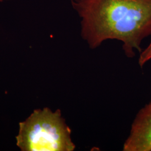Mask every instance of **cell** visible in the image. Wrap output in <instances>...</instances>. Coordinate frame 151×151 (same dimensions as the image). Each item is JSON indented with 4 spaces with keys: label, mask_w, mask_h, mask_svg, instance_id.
Instances as JSON below:
<instances>
[{
    "label": "cell",
    "mask_w": 151,
    "mask_h": 151,
    "mask_svg": "<svg viewBox=\"0 0 151 151\" xmlns=\"http://www.w3.org/2000/svg\"><path fill=\"white\" fill-rule=\"evenodd\" d=\"M9 1V0H0V2H2V1Z\"/></svg>",
    "instance_id": "5b68a950"
},
{
    "label": "cell",
    "mask_w": 151,
    "mask_h": 151,
    "mask_svg": "<svg viewBox=\"0 0 151 151\" xmlns=\"http://www.w3.org/2000/svg\"><path fill=\"white\" fill-rule=\"evenodd\" d=\"M71 133L60 109H35L19 124L16 145L22 151H73Z\"/></svg>",
    "instance_id": "7a4b0ae2"
},
{
    "label": "cell",
    "mask_w": 151,
    "mask_h": 151,
    "mask_svg": "<svg viewBox=\"0 0 151 151\" xmlns=\"http://www.w3.org/2000/svg\"><path fill=\"white\" fill-rule=\"evenodd\" d=\"M151 60V40L150 43L146 47V48L140 52L138 58V64L141 67H143L148 62Z\"/></svg>",
    "instance_id": "277c9868"
},
{
    "label": "cell",
    "mask_w": 151,
    "mask_h": 151,
    "mask_svg": "<svg viewBox=\"0 0 151 151\" xmlns=\"http://www.w3.org/2000/svg\"><path fill=\"white\" fill-rule=\"evenodd\" d=\"M80 18L81 37L91 49L105 41L122 43L125 55L133 58L151 36V0H70Z\"/></svg>",
    "instance_id": "6da1fadb"
},
{
    "label": "cell",
    "mask_w": 151,
    "mask_h": 151,
    "mask_svg": "<svg viewBox=\"0 0 151 151\" xmlns=\"http://www.w3.org/2000/svg\"><path fill=\"white\" fill-rule=\"evenodd\" d=\"M123 151H151V101L136 115Z\"/></svg>",
    "instance_id": "3957f363"
}]
</instances>
